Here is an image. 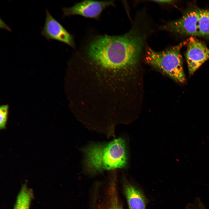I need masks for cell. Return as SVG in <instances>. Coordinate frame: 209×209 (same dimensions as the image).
<instances>
[{
	"mask_svg": "<svg viewBox=\"0 0 209 209\" xmlns=\"http://www.w3.org/2000/svg\"><path fill=\"white\" fill-rule=\"evenodd\" d=\"M8 106L7 105H3L0 107V128H4L6 123L8 113Z\"/></svg>",
	"mask_w": 209,
	"mask_h": 209,
	"instance_id": "cell-12",
	"label": "cell"
},
{
	"mask_svg": "<svg viewBox=\"0 0 209 209\" xmlns=\"http://www.w3.org/2000/svg\"><path fill=\"white\" fill-rule=\"evenodd\" d=\"M84 152L85 167L91 173L123 168L127 165V146L121 138L107 143L91 144Z\"/></svg>",
	"mask_w": 209,
	"mask_h": 209,
	"instance_id": "cell-2",
	"label": "cell"
},
{
	"mask_svg": "<svg viewBox=\"0 0 209 209\" xmlns=\"http://www.w3.org/2000/svg\"><path fill=\"white\" fill-rule=\"evenodd\" d=\"M95 209H125L120 202L116 179L111 178L105 188L103 197L95 204Z\"/></svg>",
	"mask_w": 209,
	"mask_h": 209,
	"instance_id": "cell-8",
	"label": "cell"
},
{
	"mask_svg": "<svg viewBox=\"0 0 209 209\" xmlns=\"http://www.w3.org/2000/svg\"><path fill=\"white\" fill-rule=\"evenodd\" d=\"M145 38L144 33L137 28L120 35H95L78 56L80 66L93 82L104 88H111L117 73L137 65Z\"/></svg>",
	"mask_w": 209,
	"mask_h": 209,
	"instance_id": "cell-1",
	"label": "cell"
},
{
	"mask_svg": "<svg viewBox=\"0 0 209 209\" xmlns=\"http://www.w3.org/2000/svg\"><path fill=\"white\" fill-rule=\"evenodd\" d=\"M123 189L129 209H146V198L136 186L125 179Z\"/></svg>",
	"mask_w": 209,
	"mask_h": 209,
	"instance_id": "cell-9",
	"label": "cell"
},
{
	"mask_svg": "<svg viewBox=\"0 0 209 209\" xmlns=\"http://www.w3.org/2000/svg\"><path fill=\"white\" fill-rule=\"evenodd\" d=\"M199 10H193L187 12L180 18L165 24L163 28L181 35L199 36Z\"/></svg>",
	"mask_w": 209,
	"mask_h": 209,
	"instance_id": "cell-6",
	"label": "cell"
},
{
	"mask_svg": "<svg viewBox=\"0 0 209 209\" xmlns=\"http://www.w3.org/2000/svg\"><path fill=\"white\" fill-rule=\"evenodd\" d=\"M187 43V41L160 52L148 48L146 52L145 60L176 81L183 83L186 78L180 50Z\"/></svg>",
	"mask_w": 209,
	"mask_h": 209,
	"instance_id": "cell-3",
	"label": "cell"
},
{
	"mask_svg": "<svg viewBox=\"0 0 209 209\" xmlns=\"http://www.w3.org/2000/svg\"><path fill=\"white\" fill-rule=\"evenodd\" d=\"M34 198L33 190L26 183L23 184L18 193L13 209H29Z\"/></svg>",
	"mask_w": 209,
	"mask_h": 209,
	"instance_id": "cell-10",
	"label": "cell"
},
{
	"mask_svg": "<svg viewBox=\"0 0 209 209\" xmlns=\"http://www.w3.org/2000/svg\"><path fill=\"white\" fill-rule=\"evenodd\" d=\"M173 1L170 0H154L153 1H155L156 3L166 4L172 3Z\"/></svg>",
	"mask_w": 209,
	"mask_h": 209,
	"instance_id": "cell-13",
	"label": "cell"
},
{
	"mask_svg": "<svg viewBox=\"0 0 209 209\" xmlns=\"http://www.w3.org/2000/svg\"><path fill=\"white\" fill-rule=\"evenodd\" d=\"M41 34L47 40L58 41L75 48L73 36L46 9V18Z\"/></svg>",
	"mask_w": 209,
	"mask_h": 209,
	"instance_id": "cell-5",
	"label": "cell"
},
{
	"mask_svg": "<svg viewBox=\"0 0 209 209\" xmlns=\"http://www.w3.org/2000/svg\"><path fill=\"white\" fill-rule=\"evenodd\" d=\"M187 44L186 59L189 73L192 75L209 59V49L203 43L192 37L187 40Z\"/></svg>",
	"mask_w": 209,
	"mask_h": 209,
	"instance_id": "cell-7",
	"label": "cell"
},
{
	"mask_svg": "<svg viewBox=\"0 0 209 209\" xmlns=\"http://www.w3.org/2000/svg\"><path fill=\"white\" fill-rule=\"evenodd\" d=\"M113 5V1L86 0L77 3L71 7L64 8L62 10L64 16L79 15L98 19L105 8Z\"/></svg>",
	"mask_w": 209,
	"mask_h": 209,
	"instance_id": "cell-4",
	"label": "cell"
},
{
	"mask_svg": "<svg viewBox=\"0 0 209 209\" xmlns=\"http://www.w3.org/2000/svg\"><path fill=\"white\" fill-rule=\"evenodd\" d=\"M199 36H209V10H199Z\"/></svg>",
	"mask_w": 209,
	"mask_h": 209,
	"instance_id": "cell-11",
	"label": "cell"
}]
</instances>
